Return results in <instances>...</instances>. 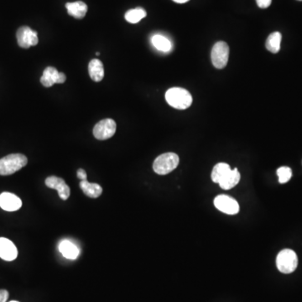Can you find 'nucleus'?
Wrapping results in <instances>:
<instances>
[{
	"label": "nucleus",
	"mask_w": 302,
	"mask_h": 302,
	"mask_svg": "<svg viewBox=\"0 0 302 302\" xmlns=\"http://www.w3.org/2000/svg\"><path fill=\"white\" fill-rule=\"evenodd\" d=\"M166 102L177 109H187L193 103V97L184 88H172L165 93Z\"/></svg>",
	"instance_id": "1"
},
{
	"label": "nucleus",
	"mask_w": 302,
	"mask_h": 302,
	"mask_svg": "<svg viewBox=\"0 0 302 302\" xmlns=\"http://www.w3.org/2000/svg\"><path fill=\"white\" fill-rule=\"evenodd\" d=\"M28 159L22 154H10L0 159V175H10L27 165Z\"/></svg>",
	"instance_id": "2"
},
{
	"label": "nucleus",
	"mask_w": 302,
	"mask_h": 302,
	"mask_svg": "<svg viewBox=\"0 0 302 302\" xmlns=\"http://www.w3.org/2000/svg\"><path fill=\"white\" fill-rule=\"evenodd\" d=\"M179 161V156L175 153H165L155 159L153 170L158 175H167L177 167Z\"/></svg>",
	"instance_id": "3"
},
{
	"label": "nucleus",
	"mask_w": 302,
	"mask_h": 302,
	"mask_svg": "<svg viewBox=\"0 0 302 302\" xmlns=\"http://www.w3.org/2000/svg\"><path fill=\"white\" fill-rule=\"evenodd\" d=\"M276 265L278 270L283 274H290L294 272L297 268V255L293 250L289 249L283 250L277 255Z\"/></svg>",
	"instance_id": "4"
},
{
	"label": "nucleus",
	"mask_w": 302,
	"mask_h": 302,
	"mask_svg": "<svg viewBox=\"0 0 302 302\" xmlns=\"http://www.w3.org/2000/svg\"><path fill=\"white\" fill-rule=\"evenodd\" d=\"M229 58V47L224 41H218L212 47L211 53L212 65L217 69H222L227 66Z\"/></svg>",
	"instance_id": "5"
},
{
	"label": "nucleus",
	"mask_w": 302,
	"mask_h": 302,
	"mask_svg": "<svg viewBox=\"0 0 302 302\" xmlns=\"http://www.w3.org/2000/svg\"><path fill=\"white\" fill-rule=\"evenodd\" d=\"M116 123L111 118L101 120L93 128V133L97 140H106L112 138L116 132Z\"/></svg>",
	"instance_id": "6"
},
{
	"label": "nucleus",
	"mask_w": 302,
	"mask_h": 302,
	"mask_svg": "<svg viewBox=\"0 0 302 302\" xmlns=\"http://www.w3.org/2000/svg\"><path fill=\"white\" fill-rule=\"evenodd\" d=\"M16 38L19 45L24 49H28L30 46H35L39 42L37 32L31 30L28 26L20 27L16 33Z\"/></svg>",
	"instance_id": "7"
},
{
	"label": "nucleus",
	"mask_w": 302,
	"mask_h": 302,
	"mask_svg": "<svg viewBox=\"0 0 302 302\" xmlns=\"http://www.w3.org/2000/svg\"><path fill=\"white\" fill-rule=\"evenodd\" d=\"M214 205L217 209L226 214L235 215L239 212V205L237 201L227 195L217 196L214 199Z\"/></svg>",
	"instance_id": "8"
},
{
	"label": "nucleus",
	"mask_w": 302,
	"mask_h": 302,
	"mask_svg": "<svg viewBox=\"0 0 302 302\" xmlns=\"http://www.w3.org/2000/svg\"><path fill=\"white\" fill-rule=\"evenodd\" d=\"M67 77L63 73H59L55 68L48 67L45 68L40 78V83L45 88H50L55 83H65Z\"/></svg>",
	"instance_id": "9"
},
{
	"label": "nucleus",
	"mask_w": 302,
	"mask_h": 302,
	"mask_svg": "<svg viewBox=\"0 0 302 302\" xmlns=\"http://www.w3.org/2000/svg\"><path fill=\"white\" fill-rule=\"evenodd\" d=\"M45 183L48 188L57 191L61 199L64 201L68 200V198L70 197V188L67 185V183L63 178L52 175V176L46 178Z\"/></svg>",
	"instance_id": "10"
},
{
	"label": "nucleus",
	"mask_w": 302,
	"mask_h": 302,
	"mask_svg": "<svg viewBox=\"0 0 302 302\" xmlns=\"http://www.w3.org/2000/svg\"><path fill=\"white\" fill-rule=\"evenodd\" d=\"M22 207V202L17 196L10 193H3L0 195V207L8 212H15Z\"/></svg>",
	"instance_id": "11"
},
{
	"label": "nucleus",
	"mask_w": 302,
	"mask_h": 302,
	"mask_svg": "<svg viewBox=\"0 0 302 302\" xmlns=\"http://www.w3.org/2000/svg\"><path fill=\"white\" fill-rule=\"evenodd\" d=\"M17 256V248L14 243L5 237H0V258L6 261H13Z\"/></svg>",
	"instance_id": "12"
},
{
	"label": "nucleus",
	"mask_w": 302,
	"mask_h": 302,
	"mask_svg": "<svg viewBox=\"0 0 302 302\" xmlns=\"http://www.w3.org/2000/svg\"><path fill=\"white\" fill-rule=\"evenodd\" d=\"M66 8L68 12L71 16L76 19H83L85 17L86 14L88 12V5L83 1H77V2L68 3L66 4Z\"/></svg>",
	"instance_id": "13"
},
{
	"label": "nucleus",
	"mask_w": 302,
	"mask_h": 302,
	"mask_svg": "<svg viewBox=\"0 0 302 302\" xmlns=\"http://www.w3.org/2000/svg\"><path fill=\"white\" fill-rule=\"evenodd\" d=\"M88 73L91 79L94 82H101L104 77V68L100 60L93 59L88 65Z\"/></svg>",
	"instance_id": "14"
},
{
	"label": "nucleus",
	"mask_w": 302,
	"mask_h": 302,
	"mask_svg": "<svg viewBox=\"0 0 302 302\" xmlns=\"http://www.w3.org/2000/svg\"><path fill=\"white\" fill-rule=\"evenodd\" d=\"M239 180L240 173L238 172L237 169H234V170H230L229 172L227 173V175L222 178L218 184L222 189L229 190V189L234 188L235 186L237 185V183H239Z\"/></svg>",
	"instance_id": "15"
},
{
	"label": "nucleus",
	"mask_w": 302,
	"mask_h": 302,
	"mask_svg": "<svg viewBox=\"0 0 302 302\" xmlns=\"http://www.w3.org/2000/svg\"><path fill=\"white\" fill-rule=\"evenodd\" d=\"M59 251L62 255L69 260H76L79 255V250L73 243L64 240L59 245Z\"/></svg>",
	"instance_id": "16"
},
{
	"label": "nucleus",
	"mask_w": 302,
	"mask_h": 302,
	"mask_svg": "<svg viewBox=\"0 0 302 302\" xmlns=\"http://www.w3.org/2000/svg\"><path fill=\"white\" fill-rule=\"evenodd\" d=\"M80 188L86 196L91 198H98L102 195V188L97 183H89L87 180H81Z\"/></svg>",
	"instance_id": "17"
},
{
	"label": "nucleus",
	"mask_w": 302,
	"mask_h": 302,
	"mask_svg": "<svg viewBox=\"0 0 302 302\" xmlns=\"http://www.w3.org/2000/svg\"><path fill=\"white\" fill-rule=\"evenodd\" d=\"M282 35L280 32H274L269 35L266 40V49L272 53H278L280 50V43H281Z\"/></svg>",
	"instance_id": "18"
},
{
	"label": "nucleus",
	"mask_w": 302,
	"mask_h": 302,
	"mask_svg": "<svg viewBox=\"0 0 302 302\" xmlns=\"http://www.w3.org/2000/svg\"><path fill=\"white\" fill-rule=\"evenodd\" d=\"M232 170L229 165L226 163H218L213 167L212 172V180L213 183H219L222 178Z\"/></svg>",
	"instance_id": "19"
},
{
	"label": "nucleus",
	"mask_w": 302,
	"mask_h": 302,
	"mask_svg": "<svg viewBox=\"0 0 302 302\" xmlns=\"http://www.w3.org/2000/svg\"><path fill=\"white\" fill-rule=\"evenodd\" d=\"M152 44L156 49L163 52H168L171 49V43L167 38L161 35H155L152 37Z\"/></svg>",
	"instance_id": "20"
},
{
	"label": "nucleus",
	"mask_w": 302,
	"mask_h": 302,
	"mask_svg": "<svg viewBox=\"0 0 302 302\" xmlns=\"http://www.w3.org/2000/svg\"><path fill=\"white\" fill-rule=\"evenodd\" d=\"M146 11L142 8H136L134 10H130L125 14V20L131 24H136L140 22V20L146 17Z\"/></svg>",
	"instance_id": "21"
},
{
	"label": "nucleus",
	"mask_w": 302,
	"mask_h": 302,
	"mask_svg": "<svg viewBox=\"0 0 302 302\" xmlns=\"http://www.w3.org/2000/svg\"><path fill=\"white\" fill-rule=\"evenodd\" d=\"M277 175L280 183L284 184V183H288L290 180V178L292 176V170L290 167L282 166V167L278 169Z\"/></svg>",
	"instance_id": "22"
},
{
	"label": "nucleus",
	"mask_w": 302,
	"mask_h": 302,
	"mask_svg": "<svg viewBox=\"0 0 302 302\" xmlns=\"http://www.w3.org/2000/svg\"><path fill=\"white\" fill-rule=\"evenodd\" d=\"M256 2H257L259 7L261 9H266V8L270 7L272 0H256Z\"/></svg>",
	"instance_id": "23"
},
{
	"label": "nucleus",
	"mask_w": 302,
	"mask_h": 302,
	"mask_svg": "<svg viewBox=\"0 0 302 302\" xmlns=\"http://www.w3.org/2000/svg\"><path fill=\"white\" fill-rule=\"evenodd\" d=\"M77 174H78V179H80L81 180H87L88 175H87V172L83 169H81V168L78 169Z\"/></svg>",
	"instance_id": "24"
},
{
	"label": "nucleus",
	"mask_w": 302,
	"mask_h": 302,
	"mask_svg": "<svg viewBox=\"0 0 302 302\" xmlns=\"http://www.w3.org/2000/svg\"><path fill=\"white\" fill-rule=\"evenodd\" d=\"M9 292L6 290H0V302L7 301Z\"/></svg>",
	"instance_id": "25"
},
{
	"label": "nucleus",
	"mask_w": 302,
	"mask_h": 302,
	"mask_svg": "<svg viewBox=\"0 0 302 302\" xmlns=\"http://www.w3.org/2000/svg\"><path fill=\"white\" fill-rule=\"evenodd\" d=\"M174 2L178 3V4H184V3H187L189 1V0H173Z\"/></svg>",
	"instance_id": "26"
},
{
	"label": "nucleus",
	"mask_w": 302,
	"mask_h": 302,
	"mask_svg": "<svg viewBox=\"0 0 302 302\" xmlns=\"http://www.w3.org/2000/svg\"><path fill=\"white\" fill-rule=\"evenodd\" d=\"M10 302H19V301H15V300H12V301H10Z\"/></svg>",
	"instance_id": "27"
},
{
	"label": "nucleus",
	"mask_w": 302,
	"mask_h": 302,
	"mask_svg": "<svg viewBox=\"0 0 302 302\" xmlns=\"http://www.w3.org/2000/svg\"><path fill=\"white\" fill-rule=\"evenodd\" d=\"M299 1H302V0H299Z\"/></svg>",
	"instance_id": "28"
}]
</instances>
